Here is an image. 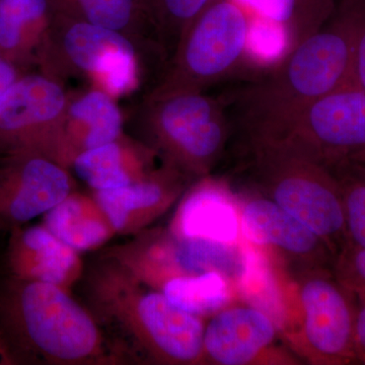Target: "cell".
I'll use <instances>...</instances> for the list:
<instances>
[{"label":"cell","mask_w":365,"mask_h":365,"mask_svg":"<svg viewBox=\"0 0 365 365\" xmlns=\"http://www.w3.org/2000/svg\"><path fill=\"white\" fill-rule=\"evenodd\" d=\"M352 83V23L337 2L323 28L295 46L268 78L242 96L250 129L272 126Z\"/></svg>","instance_id":"cell-1"},{"label":"cell","mask_w":365,"mask_h":365,"mask_svg":"<svg viewBox=\"0 0 365 365\" xmlns=\"http://www.w3.org/2000/svg\"><path fill=\"white\" fill-rule=\"evenodd\" d=\"M0 330L16 361L29 354L81 361L100 341L93 319L58 285L13 276L0 285Z\"/></svg>","instance_id":"cell-2"},{"label":"cell","mask_w":365,"mask_h":365,"mask_svg":"<svg viewBox=\"0 0 365 365\" xmlns=\"http://www.w3.org/2000/svg\"><path fill=\"white\" fill-rule=\"evenodd\" d=\"M255 169L267 198L319 235L336 257L347 246L339 185L331 170L275 144L255 143Z\"/></svg>","instance_id":"cell-3"},{"label":"cell","mask_w":365,"mask_h":365,"mask_svg":"<svg viewBox=\"0 0 365 365\" xmlns=\"http://www.w3.org/2000/svg\"><path fill=\"white\" fill-rule=\"evenodd\" d=\"M251 140L277 144L328 169L365 163V93L355 85L314 101L282 121L252 132Z\"/></svg>","instance_id":"cell-4"},{"label":"cell","mask_w":365,"mask_h":365,"mask_svg":"<svg viewBox=\"0 0 365 365\" xmlns=\"http://www.w3.org/2000/svg\"><path fill=\"white\" fill-rule=\"evenodd\" d=\"M249 16L235 0H215L182 37L176 73L163 95L198 91L246 56Z\"/></svg>","instance_id":"cell-5"},{"label":"cell","mask_w":365,"mask_h":365,"mask_svg":"<svg viewBox=\"0 0 365 365\" xmlns=\"http://www.w3.org/2000/svg\"><path fill=\"white\" fill-rule=\"evenodd\" d=\"M302 307L300 341L318 364L343 365L357 361L354 348L356 297L333 269L304 274L299 287Z\"/></svg>","instance_id":"cell-6"},{"label":"cell","mask_w":365,"mask_h":365,"mask_svg":"<svg viewBox=\"0 0 365 365\" xmlns=\"http://www.w3.org/2000/svg\"><path fill=\"white\" fill-rule=\"evenodd\" d=\"M155 120L168 150L192 169H208L220 157L227 125L215 101L199 91L163 95Z\"/></svg>","instance_id":"cell-7"},{"label":"cell","mask_w":365,"mask_h":365,"mask_svg":"<svg viewBox=\"0 0 365 365\" xmlns=\"http://www.w3.org/2000/svg\"><path fill=\"white\" fill-rule=\"evenodd\" d=\"M241 232L245 241L307 269H333L335 253L325 241L304 223L267 197L246 201L240 209Z\"/></svg>","instance_id":"cell-8"},{"label":"cell","mask_w":365,"mask_h":365,"mask_svg":"<svg viewBox=\"0 0 365 365\" xmlns=\"http://www.w3.org/2000/svg\"><path fill=\"white\" fill-rule=\"evenodd\" d=\"M64 16V14H63ZM68 19L62 37L67 59L97 78L109 95H123L137 83L135 49L126 36L78 19Z\"/></svg>","instance_id":"cell-9"},{"label":"cell","mask_w":365,"mask_h":365,"mask_svg":"<svg viewBox=\"0 0 365 365\" xmlns=\"http://www.w3.org/2000/svg\"><path fill=\"white\" fill-rule=\"evenodd\" d=\"M71 194L66 172L41 157H29L0 170V232L46 215Z\"/></svg>","instance_id":"cell-10"},{"label":"cell","mask_w":365,"mask_h":365,"mask_svg":"<svg viewBox=\"0 0 365 365\" xmlns=\"http://www.w3.org/2000/svg\"><path fill=\"white\" fill-rule=\"evenodd\" d=\"M129 321L137 337L169 361L188 364L204 353L205 329L199 317L174 306L162 292L140 290L129 297Z\"/></svg>","instance_id":"cell-11"},{"label":"cell","mask_w":365,"mask_h":365,"mask_svg":"<svg viewBox=\"0 0 365 365\" xmlns=\"http://www.w3.org/2000/svg\"><path fill=\"white\" fill-rule=\"evenodd\" d=\"M277 331L270 318L254 307L222 309L204 331V352L217 364H251L273 344Z\"/></svg>","instance_id":"cell-12"},{"label":"cell","mask_w":365,"mask_h":365,"mask_svg":"<svg viewBox=\"0 0 365 365\" xmlns=\"http://www.w3.org/2000/svg\"><path fill=\"white\" fill-rule=\"evenodd\" d=\"M7 261L13 277L64 284L78 266L76 251L45 225L14 230Z\"/></svg>","instance_id":"cell-13"},{"label":"cell","mask_w":365,"mask_h":365,"mask_svg":"<svg viewBox=\"0 0 365 365\" xmlns=\"http://www.w3.org/2000/svg\"><path fill=\"white\" fill-rule=\"evenodd\" d=\"M176 232L177 237L237 244L241 220L235 199L220 185L199 187L182 203L177 216Z\"/></svg>","instance_id":"cell-14"},{"label":"cell","mask_w":365,"mask_h":365,"mask_svg":"<svg viewBox=\"0 0 365 365\" xmlns=\"http://www.w3.org/2000/svg\"><path fill=\"white\" fill-rule=\"evenodd\" d=\"M66 108V93L58 83L40 76H26L16 81L0 100V131L21 133L53 123Z\"/></svg>","instance_id":"cell-15"},{"label":"cell","mask_w":365,"mask_h":365,"mask_svg":"<svg viewBox=\"0 0 365 365\" xmlns=\"http://www.w3.org/2000/svg\"><path fill=\"white\" fill-rule=\"evenodd\" d=\"M242 265L235 280L237 292L249 307L265 314L284 332L290 324V307L276 265L268 252L242 242Z\"/></svg>","instance_id":"cell-16"},{"label":"cell","mask_w":365,"mask_h":365,"mask_svg":"<svg viewBox=\"0 0 365 365\" xmlns=\"http://www.w3.org/2000/svg\"><path fill=\"white\" fill-rule=\"evenodd\" d=\"M44 225L76 251L98 246L113 230L97 202L71 194L46 213Z\"/></svg>","instance_id":"cell-17"},{"label":"cell","mask_w":365,"mask_h":365,"mask_svg":"<svg viewBox=\"0 0 365 365\" xmlns=\"http://www.w3.org/2000/svg\"><path fill=\"white\" fill-rule=\"evenodd\" d=\"M172 266L179 275L220 272L237 280L242 265V245L211 241L201 237H178L170 246Z\"/></svg>","instance_id":"cell-18"},{"label":"cell","mask_w":365,"mask_h":365,"mask_svg":"<svg viewBox=\"0 0 365 365\" xmlns=\"http://www.w3.org/2000/svg\"><path fill=\"white\" fill-rule=\"evenodd\" d=\"M227 276L215 271L178 275L165 283L163 294L174 306L196 317L222 311L232 297Z\"/></svg>","instance_id":"cell-19"},{"label":"cell","mask_w":365,"mask_h":365,"mask_svg":"<svg viewBox=\"0 0 365 365\" xmlns=\"http://www.w3.org/2000/svg\"><path fill=\"white\" fill-rule=\"evenodd\" d=\"M169 192L155 181L132 182L120 188L97 191L96 202L115 230H123L137 215L162 208Z\"/></svg>","instance_id":"cell-20"},{"label":"cell","mask_w":365,"mask_h":365,"mask_svg":"<svg viewBox=\"0 0 365 365\" xmlns=\"http://www.w3.org/2000/svg\"><path fill=\"white\" fill-rule=\"evenodd\" d=\"M69 117L86 125L85 150L115 143L121 133L122 116L119 108L106 91H93L72 103Z\"/></svg>","instance_id":"cell-21"},{"label":"cell","mask_w":365,"mask_h":365,"mask_svg":"<svg viewBox=\"0 0 365 365\" xmlns=\"http://www.w3.org/2000/svg\"><path fill=\"white\" fill-rule=\"evenodd\" d=\"M64 16L123 33L139 14H148L145 0H49Z\"/></svg>","instance_id":"cell-22"},{"label":"cell","mask_w":365,"mask_h":365,"mask_svg":"<svg viewBox=\"0 0 365 365\" xmlns=\"http://www.w3.org/2000/svg\"><path fill=\"white\" fill-rule=\"evenodd\" d=\"M73 168L79 179L97 191L120 188L132 182L125 168L123 153L116 143L83 150L74 160Z\"/></svg>","instance_id":"cell-23"},{"label":"cell","mask_w":365,"mask_h":365,"mask_svg":"<svg viewBox=\"0 0 365 365\" xmlns=\"http://www.w3.org/2000/svg\"><path fill=\"white\" fill-rule=\"evenodd\" d=\"M329 170L339 185L347 246L365 249V165L344 163Z\"/></svg>","instance_id":"cell-24"},{"label":"cell","mask_w":365,"mask_h":365,"mask_svg":"<svg viewBox=\"0 0 365 365\" xmlns=\"http://www.w3.org/2000/svg\"><path fill=\"white\" fill-rule=\"evenodd\" d=\"M287 26L279 21L254 14L249 19L246 55L260 64L279 63L292 51Z\"/></svg>","instance_id":"cell-25"},{"label":"cell","mask_w":365,"mask_h":365,"mask_svg":"<svg viewBox=\"0 0 365 365\" xmlns=\"http://www.w3.org/2000/svg\"><path fill=\"white\" fill-rule=\"evenodd\" d=\"M49 9V0H0V47L16 48L25 26L44 18Z\"/></svg>","instance_id":"cell-26"},{"label":"cell","mask_w":365,"mask_h":365,"mask_svg":"<svg viewBox=\"0 0 365 365\" xmlns=\"http://www.w3.org/2000/svg\"><path fill=\"white\" fill-rule=\"evenodd\" d=\"M292 49L311 36L332 16L337 0H282Z\"/></svg>","instance_id":"cell-27"},{"label":"cell","mask_w":365,"mask_h":365,"mask_svg":"<svg viewBox=\"0 0 365 365\" xmlns=\"http://www.w3.org/2000/svg\"><path fill=\"white\" fill-rule=\"evenodd\" d=\"M215 0H145L148 16L170 32L184 36L194 21Z\"/></svg>","instance_id":"cell-28"},{"label":"cell","mask_w":365,"mask_h":365,"mask_svg":"<svg viewBox=\"0 0 365 365\" xmlns=\"http://www.w3.org/2000/svg\"><path fill=\"white\" fill-rule=\"evenodd\" d=\"M353 28V83L365 93V0H338Z\"/></svg>","instance_id":"cell-29"},{"label":"cell","mask_w":365,"mask_h":365,"mask_svg":"<svg viewBox=\"0 0 365 365\" xmlns=\"http://www.w3.org/2000/svg\"><path fill=\"white\" fill-rule=\"evenodd\" d=\"M333 271L355 297L365 299V249L346 246L336 258Z\"/></svg>","instance_id":"cell-30"},{"label":"cell","mask_w":365,"mask_h":365,"mask_svg":"<svg viewBox=\"0 0 365 365\" xmlns=\"http://www.w3.org/2000/svg\"><path fill=\"white\" fill-rule=\"evenodd\" d=\"M354 348L357 361L365 364V299L356 297Z\"/></svg>","instance_id":"cell-31"},{"label":"cell","mask_w":365,"mask_h":365,"mask_svg":"<svg viewBox=\"0 0 365 365\" xmlns=\"http://www.w3.org/2000/svg\"><path fill=\"white\" fill-rule=\"evenodd\" d=\"M16 71L9 62L0 58V100L16 81Z\"/></svg>","instance_id":"cell-32"},{"label":"cell","mask_w":365,"mask_h":365,"mask_svg":"<svg viewBox=\"0 0 365 365\" xmlns=\"http://www.w3.org/2000/svg\"><path fill=\"white\" fill-rule=\"evenodd\" d=\"M16 361L13 350L7 342L4 333L0 330V364H14Z\"/></svg>","instance_id":"cell-33"}]
</instances>
